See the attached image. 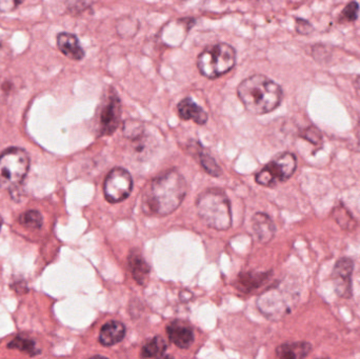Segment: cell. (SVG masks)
Listing matches in <instances>:
<instances>
[{"label": "cell", "mask_w": 360, "mask_h": 359, "mask_svg": "<svg viewBox=\"0 0 360 359\" xmlns=\"http://www.w3.org/2000/svg\"><path fill=\"white\" fill-rule=\"evenodd\" d=\"M177 111H179V117L182 120H193L195 124H200V126L207 124V112L195 103L190 97H186L180 101L177 105Z\"/></svg>", "instance_id": "cell-12"}, {"label": "cell", "mask_w": 360, "mask_h": 359, "mask_svg": "<svg viewBox=\"0 0 360 359\" xmlns=\"http://www.w3.org/2000/svg\"><path fill=\"white\" fill-rule=\"evenodd\" d=\"M19 223L29 229L39 230L42 227V216L38 211H27L19 217Z\"/></svg>", "instance_id": "cell-21"}, {"label": "cell", "mask_w": 360, "mask_h": 359, "mask_svg": "<svg viewBox=\"0 0 360 359\" xmlns=\"http://www.w3.org/2000/svg\"><path fill=\"white\" fill-rule=\"evenodd\" d=\"M237 95L248 112L254 115L270 113L281 105L283 90L264 75L245 78L237 88Z\"/></svg>", "instance_id": "cell-2"}, {"label": "cell", "mask_w": 360, "mask_h": 359, "mask_svg": "<svg viewBox=\"0 0 360 359\" xmlns=\"http://www.w3.org/2000/svg\"><path fill=\"white\" fill-rule=\"evenodd\" d=\"M359 4L356 1H351L340 14V21L344 22H352L359 18Z\"/></svg>", "instance_id": "cell-23"}, {"label": "cell", "mask_w": 360, "mask_h": 359, "mask_svg": "<svg viewBox=\"0 0 360 359\" xmlns=\"http://www.w3.org/2000/svg\"><path fill=\"white\" fill-rule=\"evenodd\" d=\"M122 120V101L115 89L110 86L103 97L98 114V132L101 136L113 134Z\"/></svg>", "instance_id": "cell-7"}, {"label": "cell", "mask_w": 360, "mask_h": 359, "mask_svg": "<svg viewBox=\"0 0 360 359\" xmlns=\"http://www.w3.org/2000/svg\"><path fill=\"white\" fill-rule=\"evenodd\" d=\"M30 158L25 150L10 148L0 155V188L14 189L25 179Z\"/></svg>", "instance_id": "cell-5"}, {"label": "cell", "mask_w": 360, "mask_h": 359, "mask_svg": "<svg viewBox=\"0 0 360 359\" xmlns=\"http://www.w3.org/2000/svg\"><path fill=\"white\" fill-rule=\"evenodd\" d=\"M126 335V327L122 322L111 320L101 328L99 333V343L105 347L117 345Z\"/></svg>", "instance_id": "cell-15"}, {"label": "cell", "mask_w": 360, "mask_h": 359, "mask_svg": "<svg viewBox=\"0 0 360 359\" xmlns=\"http://www.w3.org/2000/svg\"><path fill=\"white\" fill-rule=\"evenodd\" d=\"M355 86H356L357 91L360 93V76L357 78L356 81H355Z\"/></svg>", "instance_id": "cell-27"}, {"label": "cell", "mask_w": 360, "mask_h": 359, "mask_svg": "<svg viewBox=\"0 0 360 359\" xmlns=\"http://www.w3.org/2000/svg\"><path fill=\"white\" fill-rule=\"evenodd\" d=\"M236 63V51L230 44H212L197 57V67L205 77L215 79L230 72Z\"/></svg>", "instance_id": "cell-4"}, {"label": "cell", "mask_w": 360, "mask_h": 359, "mask_svg": "<svg viewBox=\"0 0 360 359\" xmlns=\"http://www.w3.org/2000/svg\"><path fill=\"white\" fill-rule=\"evenodd\" d=\"M1 46H2L1 41H0V48H1Z\"/></svg>", "instance_id": "cell-29"}, {"label": "cell", "mask_w": 360, "mask_h": 359, "mask_svg": "<svg viewBox=\"0 0 360 359\" xmlns=\"http://www.w3.org/2000/svg\"><path fill=\"white\" fill-rule=\"evenodd\" d=\"M312 351V346L307 341L285 343L277 347L276 356L283 359H302Z\"/></svg>", "instance_id": "cell-16"}, {"label": "cell", "mask_w": 360, "mask_h": 359, "mask_svg": "<svg viewBox=\"0 0 360 359\" xmlns=\"http://www.w3.org/2000/svg\"><path fill=\"white\" fill-rule=\"evenodd\" d=\"M23 0H0V12L8 13L16 10Z\"/></svg>", "instance_id": "cell-25"}, {"label": "cell", "mask_w": 360, "mask_h": 359, "mask_svg": "<svg viewBox=\"0 0 360 359\" xmlns=\"http://www.w3.org/2000/svg\"><path fill=\"white\" fill-rule=\"evenodd\" d=\"M169 339L180 349H188L194 343V332L188 325L174 320L167 327Z\"/></svg>", "instance_id": "cell-10"}, {"label": "cell", "mask_w": 360, "mask_h": 359, "mask_svg": "<svg viewBox=\"0 0 360 359\" xmlns=\"http://www.w3.org/2000/svg\"><path fill=\"white\" fill-rule=\"evenodd\" d=\"M296 31L302 35H308L313 31V25L304 19H296Z\"/></svg>", "instance_id": "cell-26"}, {"label": "cell", "mask_w": 360, "mask_h": 359, "mask_svg": "<svg viewBox=\"0 0 360 359\" xmlns=\"http://www.w3.org/2000/svg\"><path fill=\"white\" fill-rule=\"evenodd\" d=\"M188 193L184 177L176 170H169L154 178L143 195V210L148 215L167 216L174 212Z\"/></svg>", "instance_id": "cell-1"}, {"label": "cell", "mask_w": 360, "mask_h": 359, "mask_svg": "<svg viewBox=\"0 0 360 359\" xmlns=\"http://www.w3.org/2000/svg\"><path fill=\"white\" fill-rule=\"evenodd\" d=\"M57 46L59 51L72 60H82L86 56L84 48L80 46L79 40L74 34L63 33L57 36Z\"/></svg>", "instance_id": "cell-11"}, {"label": "cell", "mask_w": 360, "mask_h": 359, "mask_svg": "<svg viewBox=\"0 0 360 359\" xmlns=\"http://www.w3.org/2000/svg\"><path fill=\"white\" fill-rule=\"evenodd\" d=\"M359 150H360V139H359Z\"/></svg>", "instance_id": "cell-30"}, {"label": "cell", "mask_w": 360, "mask_h": 359, "mask_svg": "<svg viewBox=\"0 0 360 359\" xmlns=\"http://www.w3.org/2000/svg\"><path fill=\"white\" fill-rule=\"evenodd\" d=\"M8 349L18 350L23 353L29 354L30 356H35L40 353L35 343L31 339L25 337H16L14 341H11Z\"/></svg>", "instance_id": "cell-20"}, {"label": "cell", "mask_w": 360, "mask_h": 359, "mask_svg": "<svg viewBox=\"0 0 360 359\" xmlns=\"http://www.w3.org/2000/svg\"><path fill=\"white\" fill-rule=\"evenodd\" d=\"M296 167L297 159L294 154L289 152L281 154L256 174V183L264 187H272L277 183H285L294 174Z\"/></svg>", "instance_id": "cell-6"}, {"label": "cell", "mask_w": 360, "mask_h": 359, "mask_svg": "<svg viewBox=\"0 0 360 359\" xmlns=\"http://www.w3.org/2000/svg\"><path fill=\"white\" fill-rule=\"evenodd\" d=\"M128 261L129 269H130L135 282L139 285H145L149 280L151 269L141 253L137 249H133L129 254Z\"/></svg>", "instance_id": "cell-14"}, {"label": "cell", "mask_w": 360, "mask_h": 359, "mask_svg": "<svg viewBox=\"0 0 360 359\" xmlns=\"http://www.w3.org/2000/svg\"><path fill=\"white\" fill-rule=\"evenodd\" d=\"M132 189V176L124 168H115L110 171L103 185L105 200L111 204H117L127 200Z\"/></svg>", "instance_id": "cell-8"}, {"label": "cell", "mask_w": 360, "mask_h": 359, "mask_svg": "<svg viewBox=\"0 0 360 359\" xmlns=\"http://www.w3.org/2000/svg\"><path fill=\"white\" fill-rule=\"evenodd\" d=\"M196 209L201 221L212 229L226 231L232 227L230 200L224 190L207 189L196 200Z\"/></svg>", "instance_id": "cell-3"}, {"label": "cell", "mask_w": 360, "mask_h": 359, "mask_svg": "<svg viewBox=\"0 0 360 359\" xmlns=\"http://www.w3.org/2000/svg\"><path fill=\"white\" fill-rule=\"evenodd\" d=\"M167 346L166 341L162 337H155L150 339L143 346L141 350V358H165L166 353Z\"/></svg>", "instance_id": "cell-18"}, {"label": "cell", "mask_w": 360, "mask_h": 359, "mask_svg": "<svg viewBox=\"0 0 360 359\" xmlns=\"http://www.w3.org/2000/svg\"><path fill=\"white\" fill-rule=\"evenodd\" d=\"M269 278L270 273H243L238 276V284L240 288L249 293L262 286Z\"/></svg>", "instance_id": "cell-19"}, {"label": "cell", "mask_w": 360, "mask_h": 359, "mask_svg": "<svg viewBox=\"0 0 360 359\" xmlns=\"http://www.w3.org/2000/svg\"><path fill=\"white\" fill-rule=\"evenodd\" d=\"M252 228H253L256 238L260 242H271L276 232V228H275L272 219L264 213H257L254 215L253 219H252Z\"/></svg>", "instance_id": "cell-13"}, {"label": "cell", "mask_w": 360, "mask_h": 359, "mask_svg": "<svg viewBox=\"0 0 360 359\" xmlns=\"http://www.w3.org/2000/svg\"><path fill=\"white\" fill-rule=\"evenodd\" d=\"M193 145H194L192 148H194L195 151H196L197 159H198L201 167L205 169V172L211 176H220L222 174L221 168L218 166L213 156L207 150H205V148L198 141H194Z\"/></svg>", "instance_id": "cell-17"}, {"label": "cell", "mask_w": 360, "mask_h": 359, "mask_svg": "<svg viewBox=\"0 0 360 359\" xmlns=\"http://www.w3.org/2000/svg\"><path fill=\"white\" fill-rule=\"evenodd\" d=\"M2 223H4V221H2L1 216H0V230H1Z\"/></svg>", "instance_id": "cell-28"}, {"label": "cell", "mask_w": 360, "mask_h": 359, "mask_svg": "<svg viewBox=\"0 0 360 359\" xmlns=\"http://www.w3.org/2000/svg\"><path fill=\"white\" fill-rule=\"evenodd\" d=\"M354 271V263L352 259L342 257L335 263L332 272L334 289L336 294L342 299L352 297V274Z\"/></svg>", "instance_id": "cell-9"}, {"label": "cell", "mask_w": 360, "mask_h": 359, "mask_svg": "<svg viewBox=\"0 0 360 359\" xmlns=\"http://www.w3.org/2000/svg\"><path fill=\"white\" fill-rule=\"evenodd\" d=\"M335 214H334V218L340 223V227L345 230H352L353 228L356 226L354 218L351 216L350 213L348 212L346 208L342 207V208H335L334 210Z\"/></svg>", "instance_id": "cell-22"}, {"label": "cell", "mask_w": 360, "mask_h": 359, "mask_svg": "<svg viewBox=\"0 0 360 359\" xmlns=\"http://www.w3.org/2000/svg\"><path fill=\"white\" fill-rule=\"evenodd\" d=\"M302 137L312 143L313 145H319L323 141V135H321V131L315 128V126H310V128L304 130V133H302Z\"/></svg>", "instance_id": "cell-24"}]
</instances>
